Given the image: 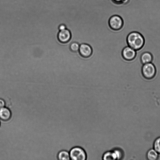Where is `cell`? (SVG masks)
Masks as SVG:
<instances>
[{
  "mask_svg": "<svg viewBox=\"0 0 160 160\" xmlns=\"http://www.w3.org/2000/svg\"><path fill=\"white\" fill-rule=\"evenodd\" d=\"M127 42L128 46L138 51L144 47L145 40L144 37L140 32L133 31L128 35Z\"/></svg>",
  "mask_w": 160,
  "mask_h": 160,
  "instance_id": "obj_1",
  "label": "cell"
},
{
  "mask_svg": "<svg viewBox=\"0 0 160 160\" xmlns=\"http://www.w3.org/2000/svg\"><path fill=\"white\" fill-rule=\"evenodd\" d=\"M157 72L154 64L150 62L143 64L141 68V73L143 77L147 80H151L154 78Z\"/></svg>",
  "mask_w": 160,
  "mask_h": 160,
  "instance_id": "obj_2",
  "label": "cell"
},
{
  "mask_svg": "<svg viewBox=\"0 0 160 160\" xmlns=\"http://www.w3.org/2000/svg\"><path fill=\"white\" fill-rule=\"evenodd\" d=\"M70 159L72 160H85L87 156L85 151L79 147H75L70 151Z\"/></svg>",
  "mask_w": 160,
  "mask_h": 160,
  "instance_id": "obj_3",
  "label": "cell"
},
{
  "mask_svg": "<svg viewBox=\"0 0 160 160\" xmlns=\"http://www.w3.org/2000/svg\"><path fill=\"white\" fill-rule=\"evenodd\" d=\"M110 28L112 29L118 30L120 29L123 25L122 18L118 15H115L111 17L109 21Z\"/></svg>",
  "mask_w": 160,
  "mask_h": 160,
  "instance_id": "obj_4",
  "label": "cell"
},
{
  "mask_svg": "<svg viewBox=\"0 0 160 160\" xmlns=\"http://www.w3.org/2000/svg\"><path fill=\"white\" fill-rule=\"evenodd\" d=\"M137 51L129 46L125 47L122 50V55L123 58L127 61H132L136 58Z\"/></svg>",
  "mask_w": 160,
  "mask_h": 160,
  "instance_id": "obj_5",
  "label": "cell"
},
{
  "mask_svg": "<svg viewBox=\"0 0 160 160\" xmlns=\"http://www.w3.org/2000/svg\"><path fill=\"white\" fill-rule=\"evenodd\" d=\"M71 36V32L67 29L59 31L57 35L59 42L62 43L68 42L70 40Z\"/></svg>",
  "mask_w": 160,
  "mask_h": 160,
  "instance_id": "obj_6",
  "label": "cell"
},
{
  "mask_svg": "<svg viewBox=\"0 0 160 160\" xmlns=\"http://www.w3.org/2000/svg\"><path fill=\"white\" fill-rule=\"evenodd\" d=\"M79 52L82 57L87 58L92 54V49L88 44L82 43L80 45Z\"/></svg>",
  "mask_w": 160,
  "mask_h": 160,
  "instance_id": "obj_7",
  "label": "cell"
},
{
  "mask_svg": "<svg viewBox=\"0 0 160 160\" xmlns=\"http://www.w3.org/2000/svg\"><path fill=\"white\" fill-rule=\"evenodd\" d=\"M11 115V112L8 108L4 107L0 108V120L8 121L10 118Z\"/></svg>",
  "mask_w": 160,
  "mask_h": 160,
  "instance_id": "obj_8",
  "label": "cell"
},
{
  "mask_svg": "<svg viewBox=\"0 0 160 160\" xmlns=\"http://www.w3.org/2000/svg\"><path fill=\"white\" fill-rule=\"evenodd\" d=\"M140 60L142 64L152 62L153 60V56L150 52H144L141 55Z\"/></svg>",
  "mask_w": 160,
  "mask_h": 160,
  "instance_id": "obj_9",
  "label": "cell"
},
{
  "mask_svg": "<svg viewBox=\"0 0 160 160\" xmlns=\"http://www.w3.org/2000/svg\"><path fill=\"white\" fill-rule=\"evenodd\" d=\"M102 158L104 160H117L116 155L112 150L105 152L102 156Z\"/></svg>",
  "mask_w": 160,
  "mask_h": 160,
  "instance_id": "obj_10",
  "label": "cell"
},
{
  "mask_svg": "<svg viewBox=\"0 0 160 160\" xmlns=\"http://www.w3.org/2000/svg\"><path fill=\"white\" fill-rule=\"evenodd\" d=\"M58 158L59 160H70L69 152L66 150H62L60 151L58 153Z\"/></svg>",
  "mask_w": 160,
  "mask_h": 160,
  "instance_id": "obj_11",
  "label": "cell"
},
{
  "mask_svg": "<svg viewBox=\"0 0 160 160\" xmlns=\"http://www.w3.org/2000/svg\"><path fill=\"white\" fill-rule=\"evenodd\" d=\"M147 157L148 160H155L158 157V154L154 149H151L147 152Z\"/></svg>",
  "mask_w": 160,
  "mask_h": 160,
  "instance_id": "obj_12",
  "label": "cell"
},
{
  "mask_svg": "<svg viewBox=\"0 0 160 160\" xmlns=\"http://www.w3.org/2000/svg\"><path fill=\"white\" fill-rule=\"evenodd\" d=\"M80 45L77 42H72L70 46L71 50L74 52H79Z\"/></svg>",
  "mask_w": 160,
  "mask_h": 160,
  "instance_id": "obj_13",
  "label": "cell"
},
{
  "mask_svg": "<svg viewBox=\"0 0 160 160\" xmlns=\"http://www.w3.org/2000/svg\"><path fill=\"white\" fill-rule=\"evenodd\" d=\"M112 150L115 153L117 158V160L122 159L123 157V153L122 150L119 148H115Z\"/></svg>",
  "mask_w": 160,
  "mask_h": 160,
  "instance_id": "obj_14",
  "label": "cell"
},
{
  "mask_svg": "<svg viewBox=\"0 0 160 160\" xmlns=\"http://www.w3.org/2000/svg\"><path fill=\"white\" fill-rule=\"evenodd\" d=\"M153 148L158 153H160V137L158 138L155 141Z\"/></svg>",
  "mask_w": 160,
  "mask_h": 160,
  "instance_id": "obj_15",
  "label": "cell"
},
{
  "mask_svg": "<svg viewBox=\"0 0 160 160\" xmlns=\"http://www.w3.org/2000/svg\"><path fill=\"white\" fill-rule=\"evenodd\" d=\"M67 29L66 25L63 24H60L58 27V29L59 31L64 30Z\"/></svg>",
  "mask_w": 160,
  "mask_h": 160,
  "instance_id": "obj_16",
  "label": "cell"
},
{
  "mask_svg": "<svg viewBox=\"0 0 160 160\" xmlns=\"http://www.w3.org/2000/svg\"><path fill=\"white\" fill-rule=\"evenodd\" d=\"M5 103L4 101L2 99L0 98V108L5 106Z\"/></svg>",
  "mask_w": 160,
  "mask_h": 160,
  "instance_id": "obj_17",
  "label": "cell"
},
{
  "mask_svg": "<svg viewBox=\"0 0 160 160\" xmlns=\"http://www.w3.org/2000/svg\"><path fill=\"white\" fill-rule=\"evenodd\" d=\"M115 2L118 3H122L123 0H114Z\"/></svg>",
  "mask_w": 160,
  "mask_h": 160,
  "instance_id": "obj_18",
  "label": "cell"
},
{
  "mask_svg": "<svg viewBox=\"0 0 160 160\" xmlns=\"http://www.w3.org/2000/svg\"><path fill=\"white\" fill-rule=\"evenodd\" d=\"M7 23H10V22H7ZM13 23L18 24V23Z\"/></svg>",
  "mask_w": 160,
  "mask_h": 160,
  "instance_id": "obj_19",
  "label": "cell"
}]
</instances>
